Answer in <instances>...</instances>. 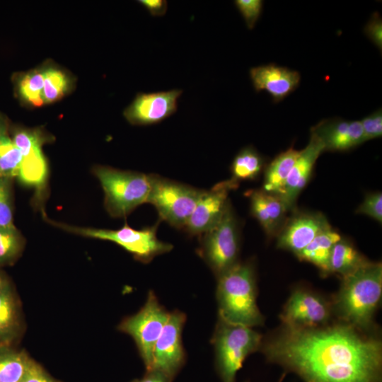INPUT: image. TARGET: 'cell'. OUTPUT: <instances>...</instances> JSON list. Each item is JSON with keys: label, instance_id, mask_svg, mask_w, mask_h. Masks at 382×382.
Returning a JSON list of instances; mask_svg holds the SVG:
<instances>
[{"label": "cell", "instance_id": "cell-1", "mask_svg": "<svg viewBox=\"0 0 382 382\" xmlns=\"http://www.w3.org/2000/svg\"><path fill=\"white\" fill-rule=\"evenodd\" d=\"M267 359L304 382H381L378 339L343 322L282 328L262 344Z\"/></svg>", "mask_w": 382, "mask_h": 382}, {"label": "cell", "instance_id": "cell-2", "mask_svg": "<svg viewBox=\"0 0 382 382\" xmlns=\"http://www.w3.org/2000/svg\"><path fill=\"white\" fill-rule=\"evenodd\" d=\"M334 302L340 319L361 330L373 323L382 293V265L369 261L354 272L341 277Z\"/></svg>", "mask_w": 382, "mask_h": 382}, {"label": "cell", "instance_id": "cell-3", "mask_svg": "<svg viewBox=\"0 0 382 382\" xmlns=\"http://www.w3.org/2000/svg\"><path fill=\"white\" fill-rule=\"evenodd\" d=\"M217 278L219 317L249 328L262 325L264 318L256 303L253 265L238 262Z\"/></svg>", "mask_w": 382, "mask_h": 382}, {"label": "cell", "instance_id": "cell-4", "mask_svg": "<svg viewBox=\"0 0 382 382\" xmlns=\"http://www.w3.org/2000/svg\"><path fill=\"white\" fill-rule=\"evenodd\" d=\"M93 173L105 193V207L112 216H125L147 202L151 188L149 174L103 166L95 167Z\"/></svg>", "mask_w": 382, "mask_h": 382}, {"label": "cell", "instance_id": "cell-5", "mask_svg": "<svg viewBox=\"0 0 382 382\" xmlns=\"http://www.w3.org/2000/svg\"><path fill=\"white\" fill-rule=\"evenodd\" d=\"M216 366L222 382H235L245 358L262 345V336L252 328L219 317L213 337Z\"/></svg>", "mask_w": 382, "mask_h": 382}, {"label": "cell", "instance_id": "cell-6", "mask_svg": "<svg viewBox=\"0 0 382 382\" xmlns=\"http://www.w3.org/2000/svg\"><path fill=\"white\" fill-rule=\"evenodd\" d=\"M150 192L146 203L170 226L184 228L205 190L195 188L156 174H149Z\"/></svg>", "mask_w": 382, "mask_h": 382}, {"label": "cell", "instance_id": "cell-7", "mask_svg": "<svg viewBox=\"0 0 382 382\" xmlns=\"http://www.w3.org/2000/svg\"><path fill=\"white\" fill-rule=\"evenodd\" d=\"M201 236L198 253L217 277L238 262L239 226L231 202L219 221Z\"/></svg>", "mask_w": 382, "mask_h": 382}, {"label": "cell", "instance_id": "cell-8", "mask_svg": "<svg viewBox=\"0 0 382 382\" xmlns=\"http://www.w3.org/2000/svg\"><path fill=\"white\" fill-rule=\"evenodd\" d=\"M45 219L54 226L67 231L87 237L114 242L134 255L143 262H151L156 256L170 251V243L160 241L156 236L158 224L143 229H134L127 224L117 230L97 229L69 226Z\"/></svg>", "mask_w": 382, "mask_h": 382}, {"label": "cell", "instance_id": "cell-9", "mask_svg": "<svg viewBox=\"0 0 382 382\" xmlns=\"http://www.w3.org/2000/svg\"><path fill=\"white\" fill-rule=\"evenodd\" d=\"M11 133L22 158L18 178L25 185L34 187L36 199H41L48 174L42 146L50 138L38 128L15 127Z\"/></svg>", "mask_w": 382, "mask_h": 382}, {"label": "cell", "instance_id": "cell-10", "mask_svg": "<svg viewBox=\"0 0 382 382\" xmlns=\"http://www.w3.org/2000/svg\"><path fill=\"white\" fill-rule=\"evenodd\" d=\"M168 313L150 291L144 307L134 316L124 320L120 329L134 340L146 370L150 369L154 345L168 318Z\"/></svg>", "mask_w": 382, "mask_h": 382}, {"label": "cell", "instance_id": "cell-11", "mask_svg": "<svg viewBox=\"0 0 382 382\" xmlns=\"http://www.w3.org/2000/svg\"><path fill=\"white\" fill-rule=\"evenodd\" d=\"M185 318V315L178 311L169 313L166 323L153 349L150 369L159 371L170 382L185 363L181 334Z\"/></svg>", "mask_w": 382, "mask_h": 382}, {"label": "cell", "instance_id": "cell-12", "mask_svg": "<svg viewBox=\"0 0 382 382\" xmlns=\"http://www.w3.org/2000/svg\"><path fill=\"white\" fill-rule=\"evenodd\" d=\"M331 306L321 296L305 288L293 291L280 318L283 325L294 328H317L327 325Z\"/></svg>", "mask_w": 382, "mask_h": 382}, {"label": "cell", "instance_id": "cell-13", "mask_svg": "<svg viewBox=\"0 0 382 382\" xmlns=\"http://www.w3.org/2000/svg\"><path fill=\"white\" fill-rule=\"evenodd\" d=\"M180 89L152 93H139L124 110L127 120L134 125H153L161 123L178 109Z\"/></svg>", "mask_w": 382, "mask_h": 382}, {"label": "cell", "instance_id": "cell-14", "mask_svg": "<svg viewBox=\"0 0 382 382\" xmlns=\"http://www.w3.org/2000/svg\"><path fill=\"white\" fill-rule=\"evenodd\" d=\"M239 183L229 178L204 190L183 228L191 236H201L213 228L222 217L230 202L228 194Z\"/></svg>", "mask_w": 382, "mask_h": 382}, {"label": "cell", "instance_id": "cell-15", "mask_svg": "<svg viewBox=\"0 0 382 382\" xmlns=\"http://www.w3.org/2000/svg\"><path fill=\"white\" fill-rule=\"evenodd\" d=\"M279 234L277 245L297 255L330 225L325 216L318 212L292 211Z\"/></svg>", "mask_w": 382, "mask_h": 382}, {"label": "cell", "instance_id": "cell-16", "mask_svg": "<svg viewBox=\"0 0 382 382\" xmlns=\"http://www.w3.org/2000/svg\"><path fill=\"white\" fill-rule=\"evenodd\" d=\"M250 78L255 91H266L274 103H279L299 86L301 74L296 70L274 63L250 68Z\"/></svg>", "mask_w": 382, "mask_h": 382}, {"label": "cell", "instance_id": "cell-17", "mask_svg": "<svg viewBox=\"0 0 382 382\" xmlns=\"http://www.w3.org/2000/svg\"><path fill=\"white\" fill-rule=\"evenodd\" d=\"M311 132L320 139L324 151H347L365 142L359 120L325 119L311 127Z\"/></svg>", "mask_w": 382, "mask_h": 382}, {"label": "cell", "instance_id": "cell-18", "mask_svg": "<svg viewBox=\"0 0 382 382\" xmlns=\"http://www.w3.org/2000/svg\"><path fill=\"white\" fill-rule=\"evenodd\" d=\"M324 151L320 139L311 132L306 146L300 150V154L287 178L282 198L289 212L294 211L296 199L309 181L315 163Z\"/></svg>", "mask_w": 382, "mask_h": 382}, {"label": "cell", "instance_id": "cell-19", "mask_svg": "<svg viewBox=\"0 0 382 382\" xmlns=\"http://www.w3.org/2000/svg\"><path fill=\"white\" fill-rule=\"evenodd\" d=\"M250 214L257 220L268 237L277 236L289 212L282 198L261 190L247 192Z\"/></svg>", "mask_w": 382, "mask_h": 382}, {"label": "cell", "instance_id": "cell-20", "mask_svg": "<svg viewBox=\"0 0 382 382\" xmlns=\"http://www.w3.org/2000/svg\"><path fill=\"white\" fill-rule=\"evenodd\" d=\"M293 146L279 154L266 167L262 190L282 197L289 175L299 156Z\"/></svg>", "mask_w": 382, "mask_h": 382}, {"label": "cell", "instance_id": "cell-21", "mask_svg": "<svg viewBox=\"0 0 382 382\" xmlns=\"http://www.w3.org/2000/svg\"><path fill=\"white\" fill-rule=\"evenodd\" d=\"M341 238L340 234L330 226L319 233L296 256L300 260L316 266L323 276L328 275L332 249Z\"/></svg>", "mask_w": 382, "mask_h": 382}, {"label": "cell", "instance_id": "cell-22", "mask_svg": "<svg viewBox=\"0 0 382 382\" xmlns=\"http://www.w3.org/2000/svg\"><path fill=\"white\" fill-rule=\"evenodd\" d=\"M369 262L350 241L341 238L332 249L329 272L342 277L354 272Z\"/></svg>", "mask_w": 382, "mask_h": 382}, {"label": "cell", "instance_id": "cell-23", "mask_svg": "<svg viewBox=\"0 0 382 382\" xmlns=\"http://www.w3.org/2000/svg\"><path fill=\"white\" fill-rule=\"evenodd\" d=\"M21 158L9 133L8 119L0 112V178L18 177Z\"/></svg>", "mask_w": 382, "mask_h": 382}, {"label": "cell", "instance_id": "cell-24", "mask_svg": "<svg viewBox=\"0 0 382 382\" xmlns=\"http://www.w3.org/2000/svg\"><path fill=\"white\" fill-rule=\"evenodd\" d=\"M265 164V158L253 146H245L231 163V178L238 183L255 180L262 171Z\"/></svg>", "mask_w": 382, "mask_h": 382}, {"label": "cell", "instance_id": "cell-25", "mask_svg": "<svg viewBox=\"0 0 382 382\" xmlns=\"http://www.w3.org/2000/svg\"><path fill=\"white\" fill-rule=\"evenodd\" d=\"M32 362L23 352L0 348V382H20Z\"/></svg>", "mask_w": 382, "mask_h": 382}, {"label": "cell", "instance_id": "cell-26", "mask_svg": "<svg viewBox=\"0 0 382 382\" xmlns=\"http://www.w3.org/2000/svg\"><path fill=\"white\" fill-rule=\"evenodd\" d=\"M16 308L13 294L7 282L0 285V342L8 340L16 325Z\"/></svg>", "mask_w": 382, "mask_h": 382}, {"label": "cell", "instance_id": "cell-27", "mask_svg": "<svg viewBox=\"0 0 382 382\" xmlns=\"http://www.w3.org/2000/svg\"><path fill=\"white\" fill-rule=\"evenodd\" d=\"M43 84V70H35L21 75L17 80L16 86L20 98L26 103L37 107L44 104Z\"/></svg>", "mask_w": 382, "mask_h": 382}, {"label": "cell", "instance_id": "cell-28", "mask_svg": "<svg viewBox=\"0 0 382 382\" xmlns=\"http://www.w3.org/2000/svg\"><path fill=\"white\" fill-rule=\"evenodd\" d=\"M44 84L42 100L44 103H51L60 99L70 87V80L64 71L48 67L43 70Z\"/></svg>", "mask_w": 382, "mask_h": 382}, {"label": "cell", "instance_id": "cell-29", "mask_svg": "<svg viewBox=\"0 0 382 382\" xmlns=\"http://www.w3.org/2000/svg\"><path fill=\"white\" fill-rule=\"evenodd\" d=\"M22 245V237L16 227H0V264L12 261Z\"/></svg>", "mask_w": 382, "mask_h": 382}, {"label": "cell", "instance_id": "cell-30", "mask_svg": "<svg viewBox=\"0 0 382 382\" xmlns=\"http://www.w3.org/2000/svg\"><path fill=\"white\" fill-rule=\"evenodd\" d=\"M11 178H0V227H15L13 222Z\"/></svg>", "mask_w": 382, "mask_h": 382}, {"label": "cell", "instance_id": "cell-31", "mask_svg": "<svg viewBox=\"0 0 382 382\" xmlns=\"http://www.w3.org/2000/svg\"><path fill=\"white\" fill-rule=\"evenodd\" d=\"M234 4L244 19L247 28L253 30L261 16L263 1L236 0Z\"/></svg>", "mask_w": 382, "mask_h": 382}, {"label": "cell", "instance_id": "cell-32", "mask_svg": "<svg viewBox=\"0 0 382 382\" xmlns=\"http://www.w3.org/2000/svg\"><path fill=\"white\" fill-rule=\"evenodd\" d=\"M357 214L369 216L380 224L382 222L381 192H371L365 196L364 201L356 210Z\"/></svg>", "mask_w": 382, "mask_h": 382}, {"label": "cell", "instance_id": "cell-33", "mask_svg": "<svg viewBox=\"0 0 382 382\" xmlns=\"http://www.w3.org/2000/svg\"><path fill=\"white\" fill-rule=\"evenodd\" d=\"M364 141L381 137L382 136V111L378 109L360 120Z\"/></svg>", "mask_w": 382, "mask_h": 382}, {"label": "cell", "instance_id": "cell-34", "mask_svg": "<svg viewBox=\"0 0 382 382\" xmlns=\"http://www.w3.org/2000/svg\"><path fill=\"white\" fill-rule=\"evenodd\" d=\"M364 33L380 50H382V20L378 12L372 13L364 28Z\"/></svg>", "mask_w": 382, "mask_h": 382}, {"label": "cell", "instance_id": "cell-35", "mask_svg": "<svg viewBox=\"0 0 382 382\" xmlns=\"http://www.w3.org/2000/svg\"><path fill=\"white\" fill-rule=\"evenodd\" d=\"M20 382H59L50 377L39 365L32 362Z\"/></svg>", "mask_w": 382, "mask_h": 382}, {"label": "cell", "instance_id": "cell-36", "mask_svg": "<svg viewBox=\"0 0 382 382\" xmlns=\"http://www.w3.org/2000/svg\"><path fill=\"white\" fill-rule=\"evenodd\" d=\"M138 2L154 17L163 16L167 11L168 3L166 0H140Z\"/></svg>", "mask_w": 382, "mask_h": 382}, {"label": "cell", "instance_id": "cell-37", "mask_svg": "<svg viewBox=\"0 0 382 382\" xmlns=\"http://www.w3.org/2000/svg\"><path fill=\"white\" fill-rule=\"evenodd\" d=\"M139 382H170L166 377L158 371L150 369Z\"/></svg>", "mask_w": 382, "mask_h": 382}, {"label": "cell", "instance_id": "cell-38", "mask_svg": "<svg viewBox=\"0 0 382 382\" xmlns=\"http://www.w3.org/2000/svg\"><path fill=\"white\" fill-rule=\"evenodd\" d=\"M285 376V374H282L278 382H282Z\"/></svg>", "mask_w": 382, "mask_h": 382}, {"label": "cell", "instance_id": "cell-39", "mask_svg": "<svg viewBox=\"0 0 382 382\" xmlns=\"http://www.w3.org/2000/svg\"><path fill=\"white\" fill-rule=\"evenodd\" d=\"M4 279L0 275V285L4 282Z\"/></svg>", "mask_w": 382, "mask_h": 382}, {"label": "cell", "instance_id": "cell-40", "mask_svg": "<svg viewBox=\"0 0 382 382\" xmlns=\"http://www.w3.org/2000/svg\"><path fill=\"white\" fill-rule=\"evenodd\" d=\"M133 382H139V381H138V380H135V381H134Z\"/></svg>", "mask_w": 382, "mask_h": 382}]
</instances>
